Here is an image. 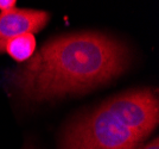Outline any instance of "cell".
Wrapping results in <instances>:
<instances>
[{"label": "cell", "instance_id": "obj_1", "mask_svg": "<svg viewBox=\"0 0 159 149\" xmlns=\"http://www.w3.org/2000/svg\"><path fill=\"white\" fill-rule=\"evenodd\" d=\"M131 61L125 43L98 31L47 41L31 59L6 73V81L29 102L84 93L122 74Z\"/></svg>", "mask_w": 159, "mask_h": 149}, {"label": "cell", "instance_id": "obj_2", "mask_svg": "<svg viewBox=\"0 0 159 149\" xmlns=\"http://www.w3.org/2000/svg\"><path fill=\"white\" fill-rule=\"evenodd\" d=\"M158 97L150 88L114 95L68 124L60 149H135L157 128Z\"/></svg>", "mask_w": 159, "mask_h": 149}, {"label": "cell", "instance_id": "obj_3", "mask_svg": "<svg viewBox=\"0 0 159 149\" xmlns=\"http://www.w3.org/2000/svg\"><path fill=\"white\" fill-rule=\"evenodd\" d=\"M50 19L45 11L12 8L0 13V54L5 53L7 42L23 34H36L44 29Z\"/></svg>", "mask_w": 159, "mask_h": 149}, {"label": "cell", "instance_id": "obj_4", "mask_svg": "<svg viewBox=\"0 0 159 149\" xmlns=\"http://www.w3.org/2000/svg\"><path fill=\"white\" fill-rule=\"evenodd\" d=\"M5 51L19 63L31 59L36 51V38L32 34L16 36L7 42Z\"/></svg>", "mask_w": 159, "mask_h": 149}, {"label": "cell", "instance_id": "obj_5", "mask_svg": "<svg viewBox=\"0 0 159 149\" xmlns=\"http://www.w3.org/2000/svg\"><path fill=\"white\" fill-rule=\"evenodd\" d=\"M17 1L14 0H0V11L1 12H6L12 8H16Z\"/></svg>", "mask_w": 159, "mask_h": 149}, {"label": "cell", "instance_id": "obj_6", "mask_svg": "<svg viewBox=\"0 0 159 149\" xmlns=\"http://www.w3.org/2000/svg\"><path fill=\"white\" fill-rule=\"evenodd\" d=\"M135 149H159V140L156 137L153 141L148 142L147 144H140Z\"/></svg>", "mask_w": 159, "mask_h": 149}, {"label": "cell", "instance_id": "obj_7", "mask_svg": "<svg viewBox=\"0 0 159 149\" xmlns=\"http://www.w3.org/2000/svg\"><path fill=\"white\" fill-rule=\"evenodd\" d=\"M25 149H34V148H32V147H26Z\"/></svg>", "mask_w": 159, "mask_h": 149}]
</instances>
